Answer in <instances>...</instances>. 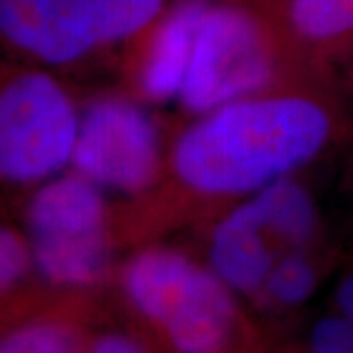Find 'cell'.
<instances>
[{
  "label": "cell",
  "mask_w": 353,
  "mask_h": 353,
  "mask_svg": "<svg viewBox=\"0 0 353 353\" xmlns=\"http://www.w3.org/2000/svg\"><path fill=\"white\" fill-rule=\"evenodd\" d=\"M330 114L310 99H240L204 114L176 141V176L202 194L255 192L324 150Z\"/></svg>",
  "instance_id": "6da1fadb"
},
{
  "label": "cell",
  "mask_w": 353,
  "mask_h": 353,
  "mask_svg": "<svg viewBox=\"0 0 353 353\" xmlns=\"http://www.w3.org/2000/svg\"><path fill=\"white\" fill-rule=\"evenodd\" d=\"M122 290L173 353H230L238 306L234 290L212 269L173 250H148L128 261Z\"/></svg>",
  "instance_id": "7a4b0ae2"
},
{
  "label": "cell",
  "mask_w": 353,
  "mask_h": 353,
  "mask_svg": "<svg viewBox=\"0 0 353 353\" xmlns=\"http://www.w3.org/2000/svg\"><path fill=\"white\" fill-rule=\"evenodd\" d=\"M163 0H0V34L48 63H69L136 34Z\"/></svg>",
  "instance_id": "3957f363"
},
{
  "label": "cell",
  "mask_w": 353,
  "mask_h": 353,
  "mask_svg": "<svg viewBox=\"0 0 353 353\" xmlns=\"http://www.w3.org/2000/svg\"><path fill=\"white\" fill-rule=\"evenodd\" d=\"M79 118L46 73H28L0 90V179L36 181L73 159Z\"/></svg>",
  "instance_id": "277c9868"
},
{
  "label": "cell",
  "mask_w": 353,
  "mask_h": 353,
  "mask_svg": "<svg viewBox=\"0 0 353 353\" xmlns=\"http://www.w3.org/2000/svg\"><path fill=\"white\" fill-rule=\"evenodd\" d=\"M269 75V53L252 20L234 8L204 4L179 101L192 112H210L248 99Z\"/></svg>",
  "instance_id": "5b68a950"
},
{
  "label": "cell",
  "mask_w": 353,
  "mask_h": 353,
  "mask_svg": "<svg viewBox=\"0 0 353 353\" xmlns=\"http://www.w3.org/2000/svg\"><path fill=\"white\" fill-rule=\"evenodd\" d=\"M79 175L122 192L143 190L159 167V136L152 118L124 99L94 102L79 122Z\"/></svg>",
  "instance_id": "8992f818"
},
{
  "label": "cell",
  "mask_w": 353,
  "mask_h": 353,
  "mask_svg": "<svg viewBox=\"0 0 353 353\" xmlns=\"http://www.w3.org/2000/svg\"><path fill=\"white\" fill-rule=\"evenodd\" d=\"M275 241L277 238L255 206L245 201L214 228L210 240V269L234 292L257 294L275 265Z\"/></svg>",
  "instance_id": "52a82bcc"
},
{
  "label": "cell",
  "mask_w": 353,
  "mask_h": 353,
  "mask_svg": "<svg viewBox=\"0 0 353 353\" xmlns=\"http://www.w3.org/2000/svg\"><path fill=\"white\" fill-rule=\"evenodd\" d=\"M32 240H71L104 232V201L87 176H63L48 183L28 210Z\"/></svg>",
  "instance_id": "ba28073f"
},
{
  "label": "cell",
  "mask_w": 353,
  "mask_h": 353,
  "mask_svg": "<svg viewBox=\"0 0 353 353\" xmlns=\"http://www.w3.org/2000/svg\"><path fill=\"white\" fill-rule=\"evenodd\" d=\"M202 6V2H189L171 14V18L161 26L143 65L141 85L148 97L155 101L179 97L187 75L192 38Z\"/></svg>",
  "instance_id": "9c48e42d"
},
{
  "label": "cell",
  "mask_w": 353,
  "mask_h": 353,
  "mask_svg": "<svg viewBox=\"0 0 353 353\" xmlns=\"http://www.w3.org/2000/svg\"><path fill=\"white\" fill-rule=\"evenodd\" d=\"M32 261L53 285L90 287L99 283L110 263V245L104 234L71 240H32Z\"/></svg>",
  "instance_id": "30bf717a"
},
{
  "label": "cell",
  "mask_w": 353,
  "mask_h": 353,
  "mask_svg": "<svg viewBox=\"0 0 353 353\" xmlns=\"http://www.w3.org/2000/svg\"><path fill=\"white\" fill-rule=\"evenodd\" d=\"M252 204L279 243L303 248L316 232V204L303 185L279 179L252 194Z\"/></svg>",
  "instance_id": "8fae6325"
},
{
  "label": "cell",
  "mask_w": 353,
  "mask_h": 353,
  "mask_svg": "<svg viewBox=\"0 0 353 353\" xmlns=\"http://www.w3.org/2000/svg\"><path fill=\"white\" fill-rule=\"evenodd\" d=\"M290 20L296 32L314 41L353 34V0H292Z\"/></svg>",
  "instance_id": "7c38bea8"
},
{
  "label": "cell",
  "mask_w": 353,
  "mask_h": 353,
  "mask_svg": "<svg viewBox=\"0 0 353 353\" xmlns=\"http://www.w3.org/2000/svg\"><path fill=\"white\" fill-rule=\"evenodd\" d=\"M0 353H87V347L73 326L57 320H39L4 336Z\"/></svg>",
  "instance_id": "4fadbf2b"
},
{
  "label": "cell",
  "mask_w": 353,
  "mask_h": 353,
  "mask_svg": "<svg viewBox=\"0 0 353 353\" xmlns=\"http://www.w3.org/2000/svg\"><path fill=\"white\" fill-rule=\"evenodd\" d=\"M316 283L318 273L312 261L301 252H294L275 261L261 292L273 304L292 308L301 306L310 299Z\"/></svg>",
  "instance_id": "5bb4252c"
},
{
  "label": "cell",
  "mask_w": 353,
  "mask_h": 353,
  "mask_svg": "<svg viewBox=\"0 0 353 353\" xmlns=\"http://www.w3.org/2000/svg\"><path fill=\"white\" fill-rule=\"evenodd\" d=\"M308 353H353V318L332 314L318 320L308 336Z\"/></svg>",
  "instance_id": "9a60e30c"
},
{
  "label": "cell",
  "mask_w": 353,
  "mask_h": 353,
  "mask_svg": "<svg viewBox=\"0 0 353 353\" xmlns=\"http://www.w3.org/2000/svg\"><path fill=\"white\" fill-rule=\"evenodd\" d=\"M32 248L8 228L0 226V290L16 285L30 267Z\"/></svg>",
  "instance_id": "2e32d148"
},
{
  "label": "cell",
  "mask_w": 353,
  "mask_h": 353,
  "mask_svg": "<svg viewBox=\"0 0 353 353\" xmlns=\"http://www.w3.org/2000/svg\"><path fill=\"white\" fill-rule=\"evenodd\" d=\"M87 353H150L139 341L124 334H104L92 341Z\"/></svg>",
  "instance_id": "e0dca14e"
},
{
  "label": "cell",
  "mask_w": 353,
  "mask_h": 353,
  "mask_svg": "<svg viewBox=\"0 0 353 353\" xmlns=\"http://www.w3.org/2000/svg\"><path fill=\"white\" fill-rule=\"evenodd\" d=\"M336 306L338 312L353 318V273L341 281L336 290Z\"/></svg>",
  "instance_id": "ac0fdd59"
}]
</instances>
